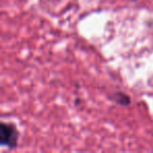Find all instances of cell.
<instances>
[{
    "label": "cell",
    "instance_id": "obj_1",
    "mask_svg": "<svg viewBox=\"0 0 153 153\" xmlns=\"http://www.w3.org/2000/svg\"><path fill=\"white\" fill-rule=\"evenodd\" d=\"M18 143V130L12 124L2 123L0 126V145L14 149Z\"/></svg>",
    "mask_w": 153,
    "mask_h": 153
},
{
    "label": "cell",
    "instance_id": "obj_2",
    "mask_svg": "<svg viewBox=\"0 0 153 153\" xmlns=\"http://www.w3.org/2000/svg\"><path fill=\"white\" fill-rule=\"evenodd\" d=\"M114 101L119 104L122 105H128L130 103V98L125 94H122V92H119V94H115L114 96Z\"/></svg>",
    "mask_w": 153,
    "mask_h": 153
}]
</instances>
